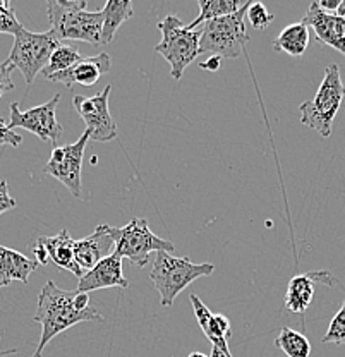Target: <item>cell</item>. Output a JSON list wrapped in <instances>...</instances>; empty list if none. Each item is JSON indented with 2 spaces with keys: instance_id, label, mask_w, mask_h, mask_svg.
Wrapping results in <instances>:
<instances>
[{
  "instance_id": "6da1fadb",
  "label": "cell",
  "mask_w": 345,
  "mask_h": 357,
  "mask_svg": "<svg viewBox=\"0 0 345 357\" xmlns=\"http://www.w3.org/2000/svg\"><path fill=\"white\" fill-rule=\"evenodd\" d=\"M35 321L42 325V337L33 357H42L52 338L59 333L81 321L102 323L103 316L91 306L90 294L59 289L55 282L48 280L38 296Z\"/></svg>"
},
{
  "instance_id": "7a4b0ae2",
  "label": "cell",
  "mask_w": 345,
  "mask_h": 357,
  "mask_svg": "<svg viewBox=\"0 0 345 357\" xmlns=\"http://www.w3.org/2000/svg\"><path fill=\"white\" fill-rule=\"evenodd\" d=\"M84 0H48L47 16L50 31L61 42L77 40L93 45H102L103 9L90 13Z\"/></svg>"
},
{
  "instance_id": "3957f363",
  "label": "cell",
  "mask_w": 345,
  "mask_h": 357,
  "mask_svg": "<svg viewBox=\"0 0 345 357\" xmlns=\"http://www.w3.org/2000/svg\"><path fill=\"white\" fill-rule=\"evenodd\" d=\"M213 271L215 266L211 263L194 265L189 258H177L170 252L160 251L155 255L150 278L160 294L162 306L169 307L187 285L201 277H210Z\"/></svg>"
},
{
  "instance_id": "277c9868",
  "label": "cell",
  "mask_w": 345,
  "mask_h": 357,
  "mask_svg": "<svg viewBox=\"0 0 345 357\" xmlns=\"http://www.w3.org/2000/svg\"><path fill=\"white\" fill-rule=\"evenodd\" d=\"M344 96L345 88L339 66L330 64L325 69V77L314 98L307 100L299 107L300 122L320 132L321 137H328L332 134V124L339 114Z\"/></svg>"
},
{
  "instance_id": "5b68a950",
  "label": "cell",
  "mask_w": 345,
  "mask_h": 357,
  "mask_svg": "<svg viewBox=\"0 0 345 357\" xmlns=\"http://www.w3.org/2000/svg\"><path fill=\"white\" fill-rule=\"evenodd\" d=\"M162 40L155 47V52L160 54L170 64V76L176 81L183 77L187 66L199 55V38L201 29H187L176 14H169L158 22Z\"/></svg>"
},
{
  "instance_id": "8992f818",
  "label": "cell",
  "mask_w": 345,
  "mask_h": 357,
  "mask_svg": "<svg viewBox=\"0 0 345 357\" xmlns=\"http://www.w3.org/2000/svg\"><path fill=\"white\" fill-rule=\"evenodd\" d=\"M250 3L247 2L243 9L230 16L205 22L199 38V54H213L222 59L240 57L250 40L246 31V14Z\"/></svg>"
},
{
  "instance_id": "52a82bcc",
  "label": "cell",
  "mask_w": 345,
  "mask_h": 357,
  "mask_svg": "<svg viewBox=\"0 0 345 357\" xmlns=\"http://www.w3.org/2000/svg\"><path fill=\"white\" fill-rule=\"evenodd\" d=\"M110 234L114 237L115 252L121 258H128L131 265L144 266L150 258V252H170L176 251V245L170 241L162 239L157 234L151 232L150 225L144 218H132L125 227L115 229L110 227Z\"/></svg>"
},
{
  "instance_id": "ba28073f",
  "label": "cell",
  "mask_w": 345,
  "mask_h": 357,
  "mask_svg": "<svg viewBox=\"0 0 345 357\" xmlns=\"http://www.w3.org/2000/svg\"><path fill=\"white\" fill-rule=\"evenodd\" d=\"M62 42L52 31L31 33L21 28L14 35V45L9 61L16 69L21 70L26 84H31L36 74L45 69L48 59Z\"/></svg>"
},
{
  "instance_id": "9c48e42d",
  "label": "cell",
  "mask_w": 345,
  "mask_h": 357,
  "mask_svg": "<svg viewBox=\"0 0 345 357\" xmlns=\"http://www.w3.org/2000/svg\"><path fill=\"white\" fill-rule=\"evenodd\" d=\"M112 86H105V89L93 96L74 95L72 105L79 117L86 124V131L90 132V139L95 141H112L117 137L118 129L115 126L112 115L109 110V96Z\"/></svg>"
},
{
  "instance_id": "30bf717a",
  "label": "cell",
  "mask_w": 345,
  "mask_h": 357,
  "mask_svg": "<svg viewBox=\"0 0 345 357\" xmlns=\"http://www.w3.org/2000/svg\"><path fill=\"white\" fill-rule=\"evenodd\" d=\"M61 95H55L50 102L43 105L33 107L29 110H21L20 103L10 105V117L7 128L14 131L16 128H23L26 131L36 134L42 141H52L57 148L59 139L62 137V126L55 117V107H57Z\"/></svg>"
},
{
  "instance_id": "8fae6325",
  "label": "cell",
  "mask_w": 345,
  "mask_h": 357,
  "mask_svg": "<svg viewBox=\"0 0 345 357\" xmlns=\"http://www.w3.org/2000/svg\"><path fill=\"white\" fill-rule=\"evenodd\" d=\"M88 141H90V132L84 131L77 143L54 148L43 169L47 176L62 182L76 198H81V170H83V156Z\"/></svg>"
},
{
  "instance_id": "7c38bea8",
  "label": "cell",
  "mask_w": 345,
  "mask_h": 357,
  "mask_svg": "<svg viewBox=\"0 0 345 357\" xmlns=\"http://www.w3.org/2000/svg\"><path fill=\"white\" fill-rule=\"evenodd\" d=\"M302 22L307 28H313L318 42L335 48L345 57V20L337 14L325 13L318 7L316 2H313Z\"/></svg>"
},
{
  "instance_id": "4fadbf2b",
  "label": "cell",
  "mask_w": 345,
  "mask_h": 357,
  "mask_svg": "<svg viewBox=\"0 0 345 357\" xmlns=\"http://www.w3.org/2000/svg\"><path fill=\"white\" fill-rule=\"evenodd\" d=\"M112 69V61L109 54H98L93 57H83L76 62L68 70L54 74L47 77L50 83L64 84V86H72V84H81V86H93L103 74Z\"/></svg>"
},
{
  "instance_id": "5bb4252c",
  "label": "cell",
  "mask_w": 345,
  "mask_h": 357,
  "mask_svg": "<svg viewBox=\"0 0 345 357\" xmlns=\"http://www.w3.org/2000/svg\"><path fill=\"white\" fill-rule=\"evenodd\" d=\"M128 285L129 282L125 280L124 273H122V258L114 251L112 255L96 263L90 271H86V273L79 278L77 292L90 294L93 290L109 287L125 289Z\"/></svg>"
},
{
  "instance_id": "9a60e30c",
  "label": "cell",
  "mask_w": 345,
  "mask_h": 357,
  "mask_svg": "<svg viewBox=\"0 0 345 357\" xmlns=\"http://www.w3.org/2000/svg\"><path fill=\"white\" fill-rule=\"evenodd\" d=\"M115 245L114 237L110 234V225H98L91 236L81 241H74V259L77 266L86 273L98 261L112 255Z\"/></svg>"
},
{
  "instance_id": "2e32d148",
  "label": "cell",
  "mask_w": 345,
  "mask_h": 357,
  "mask_svg": "<svg viewBox=\"0 0 345 357\" xmlns=\"http://www.w3.org/2000/svg\"><path fill=\"white\" fill-rule=\"evenodd\" d=\"M191 304L192 310H194L196 319H198L199 326H201L203 333L206 335L208 340L213 344V347L220 349L225 354L232 356L227 345V338L230 337V321L227 316L213 314V312L201 303V299H199L196 294H191Z\"/></svg>"
},
{
  "instance_id": "e0dca14e",
  "label": "cell",
  "mask_w": 345,
  "mask_h": 357,
  "mask_svg": "<svg viewBox=\"0 0 345 357\" xmlns=\"http://www.w3.org/2000/svg\"><path fill=\"white\" fill-rule=\"evenodd\" d=\"M38 243L45 248L48 259L62 270H68L77 278L84 275V271L77 266L74 259V239L70 237L69 230L64 229L52 237H40Z\"/></svg>"
},
{
  "instance_id": "ac0fdd59",
  "label": "cell",
  "mask_w": 345,
  "mask_h": 357,
  "mask_svg": "<svg viewBox=\"0 0 345 357\" xmlns=\"http://www.w3.org/2000/svg\"><path fill=\"white\" fill-rule=\"evenodd\" d=\"M38 266L36 259H29L14 249L0 245V287H7L14 280L28 284L29 275Z\"/></svg>"
},
{
  "instance_id": "d6986e66",
  "label": "cell",
  "mask_w": 345,
  "mask_h": 357,
  "mask_svg": "<svg viewBox=\"0 0 345 357\" xmlns=\"http://www.w3.org/2000/svg\"><path fill=\"white\" fill-rule=\"evenodd\" d=\"M314 296V273L296 275L289 282L287 294H285V310L296 314H304L313 303Z\"/></svg>"
},
{
  "instance_id": "ffe728a7",
  "label": "cell",
  "mask_w": 345,
  "mask_h": 357,
  "mask_svg": "<svg viewBox=\"0 0 345 357\" xmlns=\"http://www.w3.org/2000/svg\"><path fill=\"white\" fill-rule=\"evenodd\" d=\"M309 45V28L302 21L289 24L273 42V50L284 52L291 57H300Z\"/></svg>"
},
{
  "instance_id": "44dd1931",
  "label": "cell",
  "mask_w": 345,
  "mask_h": 357,
  "mask_svg": "<svg viewBox=\"0 0 345 357\" xmlns=\"http://www.w3.org/2000/svg\"><path fill=\"white\" fill-rule=\"evenodd\" d=\"M132 17V3L129 0H109L103 7L102 43H112L115 31L124 21Z\"/></svg>"
},
{
  "instance_id": "7402d4cb",
  "label": "cell",
  "mask_w": 345,
  "mask_h": 357,
  "mask_svg": "<svg viewBox=\"0 0 345 357\" xmlns=\"http://www.w3.org/2000/svg\"><path fill=\"white\" fill-rule=\"evenodd\" d=\"M247 2L243 0H199V14L191 24H187V29L194 31L201 22H208L211 20H218V17L230 16V14L237 13L243 9Z\"/></svg>"
},
{
  "instance_id": "603a6c76",
  "label": "cell",
  "mask_w": 345,
  "mask_h": 357,
  "mask_svg": "<svg viewBox=\"0 0 345 357\" xmlns=\"http://www.w3.org/2000/svg\"><path fill=\"white\" fill-rule=\"evenodd\" d=\"M275 345L287 357H309L311 354V344L306 335L298 332V330L289 328V326L282 328Z\"/></svg>"
},
{
  "instance_id": "cb8c5ba5",
  "label": "cell",
  "mask_w": 345,
  "mask_h": 357,
  "mask_svg": "<svg viewBox=\"0 0 345 357\" xmlns=\"http://www.w3.org/2000/svg\"><path fill=\"white\" fill-rule=\"evenodd\" d=\"M83 59V55L77 52L76 47L68 43H61L57 48L54 50V54L50 55L48 59L45 69L42 70V74L47 77L54 76V74L62 73V70H68L69 67H72L76 62H79Z\"/></svg>"
},
{
  "instance_id": "d4e9b609",
  "label": "cell",
  "mask_w": 345,
  "mask_h": 357,
  "mask_svg": "<svg viewBox=\"0 0 345 357\" xmlns=\"http://www.w3.org/2000/svg\"><path fill=\"white\" fill-rule=\"evenodd\" d=\"M323 342L325 344L345 345V299L342 303V307L333 316L332 323H330L328 330H326L325 337H323Z\"/></svg>"
},
{
  "instance_id": "484cf974",
  "label": "cell",
  "mask_w": 345,
  "mask_h": 357,
  "mask_svg": "<svg viewBox=\"0 0 345 357\" xmlns=\"http://www.w3.org/2000/svg\"><path fill=\"white\" fill-rule=\"evenodd\" d=\"M21 28H24L16 17V10L7 0H0V33L16 35Z\"/></svg>"
},
{
  "instance_id": "4316f807",
  "label": "cell",
  "mask_w": 345,
  "mask_h": 357,
  "mask_svg": "<svg viewBox=\"0 0 345 357\" xmlns=\"http://www.w3.org/2000/svg\"><path fill=\"white\" fill-rule=\"evenodd\" d=\"M246 17L256 29H266V26L272 24L275 20V16L261 2H251L247 7Z\"/></svg>"
},
{
  "instance_id": "83f0119b",
  "label": "cell",
  "mask_w": 345,
  "mask_h": 357,
  "mask_svg": "<svg viewBox=\"0 0 345 357\" xmlns=\"http://www.w3.org/2000/svg\"><path fill=\"white\" fill-rule=\"evenodd\" d=\"M14 69H16V67L10 64L9 59L3 62H0V96H2L3 93L14 89V83H13V70Z\"/></svg>"
},
{
  "instance_id": "f1b7e54d",
  "label": "cell",
  "mask_w": 345,
  "mask_h": 357,
  "mask_svg": "<svg viewBox=\"0 0 345 357\" xmlns=\"http://www.w3.org/2000/svg\"><path fill=\"white\" fill-rule=\"evenodd\" d=\"M21 143H23V136L17 132H14V131H10V129L7 128L6 122L0 119V146H3V144H9V146L17 148Z\"/></svg>"
},
{
  "instance_id": "f546056e",
  "label": "cell",
  "mask_w": 345,
  "mask_h": 357,
  "mask_svg": "<svg viewBox=\"0 0 345 357\" xmlns=\"http://www.w3.org/2000/svg\"><path fill=\"white\" fill-rule=\"evenodd\" d=\"M16 208V199L9 195V185L6 181H0V215Z\"/></svg>"
},
{
  "instance_id": "4dcf8cb0",
  "label": "cell",
  "mask_w": 345,
  "mask_h": 357,
  "mask_svg": "<svg viewBox=\"0 0 345 357\" xmlns=\"http://www.w3.org/2000/svg\"><path fill=\"white\" fill-rule=\"evenodd\" d=\"M31 251H33V255L36 256V261H38V265H47L48 255H47L45 248H43V245L40 244L38 241H36V243L31 245Z\"/></svg>"
},
{
  "instance_id": "1f68e13d",
  "label": "cell",
  "mask_w": 345,
  "mask_h": 357,
  "mask_svg": "<svg viewBox=\"0 0 345 357\" xmlns=\"http://www.w3.org/2000/svg\"><path fill=\"white\" fill-rule=\"evenodd\" d=\"M340 2H342V0H320V2L316 3L321 10H325V13L335 14L337 9H339Z\"/></svg>"
},
{
  "instance_id": "d6a6232c",
  "label": "cell",
  "mask_w": 345,
  "mask_h": 357,
  "mask_svg": "<svg viewBox=\"0 0 345 357\" xmlns=\"http://www.w3.org/2000/svg\"><path fill=\"white\" fill-rule=\"evenodd\" d=\"M220 64H222V57H218V55H211L210 61H206L201 67L206 70H218L220 69Z\"/></svg>"
},
{
  "instance_id": "836d02e7",
  "label": "cell",
  "mask_w": 345,
  "mask_h": 357,
  "mask_svg": "<svg viewBox=\"0 0 345 357\" xmlns=\"http://www.w3.org/2000/svg\"><path fill=\"white\" fill-rule=\"evenodd\" d=\"M210 357H232V356L225 354V352H222L220 349L213 347V349H211V354H210Z\"/></svg>"
},
{
  "instance_id": "e575fe53",
  "label": "cell",
  "mask_w": 345,
  "mask_h": 357,
  "mask_svg": "<svg viewBox=\"0 0 345 357\" xmlns=\"http://www.w3.org/2000/svg\"><path fill=\"white\" fill-rule=\"evenodd\" d=\"M335 14H337V16L342 17V20H345V0H342V2H340L339 9H337Z\"/></svg>"
},
{
  "instance_id": "d590c367",
  "label": "cell",
  "mask_w": 345,
  "mask_h": 357,
  "mask_svg": "<svg viewBox=\"0 0 345 357\" xmlns=\"http://www.w3.org/2000/svg\"><path fill=\"white\" fill-rule=\"evenodd\" d=\"M187 357H210V356H205L203 352H192V354H189Z\"/></svg>"
}]
</instances>
